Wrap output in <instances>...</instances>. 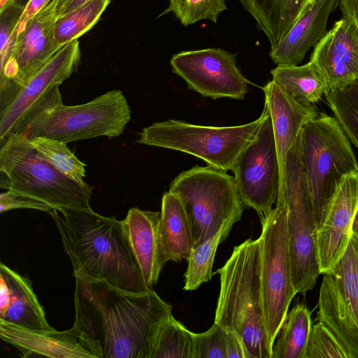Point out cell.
I'll use <instances>...</instances> for the list:
<instances>
[{
    "instance_id": "6da1fadb",
    "label": "cell",
    "mask_w": 358,
    "mask_h": 358,
    "mask_svg": "<svg viewBox=\"0 0 358 358\" xmlns=\"http://www.w3.org/2000/svg\"><path fill=\"white\" fill-rule=\"evenodd\" d=\"M73 326L99 358H150L162 322L172 306L152 289L127 292L103 280L75 275Z\"/></svg>"
},
{
    "instance_id": "7a4b0ae2",
    "label": "cell",
    "mask_w": 358,
    "mask_h": 358,
    "mask_svg": "<svg viewBox=\"0 0 358 358\" xmlns=\"http://www.w3.org/2000/svg\"><path fill=\"white\" fill-rule=\"evenodd\" d=\"M73 268V276L103 280L131 292L150 289L129 246L122 221L89 209L50 213Z\"/></svg>"
},
{
    "instance_id": "3957f363",
    "label": "cell",
    "mask_w": 358,
    "mask_h": 358,
    "mask_svg": "<svg viewBox=\"0 0 358 358\" xmlns=\"http://www.w3.org/2000/svg\"><path fill=\"white\" fill-rule=\"evenodd\" d=\"M215 273L220 275V289L214 322L236 334L245 358H271L263 305L259 238L235 246Z\"/></svg>"
},
{
    "instance_id": "277c9868",
    "label": "cell",
    "mask_w": 358,
    "mask_h": 358,
    "mask_svg": "<svg viewBox=\"0 0 358 358\" xmlns=\"http://www.w3.org/2000/svg\"><path fill=\"white\" fill-rule=\"evenodd\" d=\"M56 85L25 115L13 134L46 137L68 143L99 136H120L131 119L122 92L116 90L79 105L63 103Z\"/></svg>"
},
{
    "instance_id": "5b68a950",
    "label": "cell",
    "mask_w": 358,
    "mask_h": 358,
    "mask_svg": "<svg viewBox=\"0 0 358 358\" xmlns=\"http://www.w3.org/2000/svg\"><path fill=\"white\" fill-rule=\"evenodd\" d=\"M0 187L54 208L89 209L92 187L59 172L41 158L22 134L0 143Z\"/></svg>"
},
{
    "instance_id": "8992f818",
    "label": "cell",
    "mask_w": 358,
    "mask_h": 358,
    "mask_svg": "<svg viewBox=\"0 0 358 358\" xmlns=\"http://www.w3.org/2000/svg\"><path fill=\"white\" fill-rule=\"evenodd\" d=\"M302 129L287 152L285 185L277 202L286 209V228L293 284L305 296L321 274L316 245V224L302 160Z\"/></svg>"
},
{
    "instance_id": "52a82bcc",
    "label": "cell",
    "mask_w": 358,
    "mask_h": 358,
    "mask_svg": "<svg viewBox=\"0 0 358 358\" xmlns=\"http://www.w3.org/2000/svg\"><path fill=\"white\" fill-rule=\"evenodd\" d=\"M266 115L264 105L257 120L238 126H201L173 119L157 122L143 128L137 142L187 153L208 166L231 171L240 155L257 137Z\"/></svg>"
},
{
    "instance_id": "ba28073f",
    "label": "cell",
    "mask_w": 358,
    "mask_h": 358,
    "mask_svg": "<svg viewBox=\"0 0 358 358\" xmlns=\"http://www.w3.org/2000/svg\"><path fill=\"white\" fill-rule=\"evenodd\" d=\"M302 160L317 227L345 175L358 171L350 141L334 117L322 112L302 129Z\"/></svg>"
},
{
    "instance_id": "9c48e42d",
    "label": "cell",
    "mask_w": 358,
    "mask_h": 358,
    "mask_svg": "<svg viewBox=\"0 0 358 358\" xmlns=\"http://www.w3.org/2000/svg\"><path fill=\"white\" fill-rule=\"evenodd\" d=\"M187 215L194 247L214 235L230 217L242 216L243 202L234 178L210 166L196 165L170 184Z\"/></svg>"
},
{
    "instance_id": "30bf717a",
    "label": "cell",
    "mask_w": 358,
    "mask_h": 358,
    "mask_svg": "<svg viewBox=\"0 0 358 358\" xmlns=\"http://www.w3.org/2000/svg\"><path fill=\"white\" fill-rule=\"evenodd\" d=\"M261 281L267 334L273 342L296 294L288 248L286 209L276 202L275 207L261 215Z\"/></svg>"
},
{
    "instance_id": "8fae6325",
    "label": "cell",
    "mask_w": 358,
    "mask_h": 358,
    "mask_svg": "<svg viewBox=\"0 0 358 358\" xmlns=\"http://www.w3.org/2000/svg\"><path fill=\"white\" fill-rule=\"evenodd\" d=\"M320 287L316 320L358 358V241L351 238L337 262L324 273Z\"/></svg>"
},
{
    "instance_id": "7c38bea8",
    "label": "cell",
    "mask_w": 358,
    "mask_h": 358,
    "mask_svg": "<svg viewBox=\"0 0 358 358\" xmlns=\"http://www.w3.org/2000/svg\"><path fill=\"white\" fill-rule=\"evenodd\" d=\"M51 1L17 31L7 60L0 68L1 109L62 47L55 39L56 8Z\"/></svg>"
},
{
    "instance_id": "4fadbf2b",
    "label": "cell",
    "mask_w": 358,
    "mask_h": 358,
    "mask_svg": "<svg viewBox=\"0 0 358 358\" xmlns=\"http://www.w3.org/2000/svg\"><path fill=\"white\" fill-rule=\"evenodd\" d=\"M255 139L243 151L231 171L244 206L260 215L276 203L280 191V168L269 110Z\"/></svg>"
},
{
    "instance_id": "5bb4252c",
    "label": "cell",
    "mask_w": 358,
    "mask_h": 358,
    "mask_svg": "<svg viewBox=\"0 0 358 358\" xmlns=\"http://www.w3.org/2000/svg\"><path fill=\"white\" fill-rule=\"evenodd\" d=\"M170 65L188 89L204 97L241 100L248 91L249 81L237 66L236 55L220 48L180 52Z\"/></svg>"
},
{
    "instance_id": "9a60e30c",
    "label": "cell",
    "mask_w": 358,
    "mask_h": 358,
    "mask_svg": "<svg viewBox=\"0 0 358 358\" xmlns=\"http://www.w3.org/2000/svg\"><path fill=\"white\" fill-rule=\"evenodd\" d=\"M358 210V171L343 176L316 229V245L321 274L329 271L345 252Z\"/></svg>"
},
{
    "instance_id": "2e32d148",
    "label": "cell",
    "mask_w": 358,
    "mask_h": 358,
    "mask_svg": "<svg viewBox=\"0 0 358 358\" xmlns=\"http://www.w3.org/2000/svg\"><path fill=\"white\" fill-rule=\"evenodd\" d=\"M78 40L63 45L0 112V143L12 136L29 110L52 87L60 85L78 68Z\"/></svg>"
},
{
    "instance_id": "e0dca14e",
    "label": "cell",
    "mask_w": 358,
    "mask_h": 358,
    "mask_svg": "<svg viewBox=\"0 0 358 358\" xmlns=\"http://www.w3.org/2000/svg\"><path fill=\"white\" fill-rule=\"evenodd\" d=\"M0 337L23 357L99 358L91 343L74 326L65 331L34 330L0 320Z\"/></svg>"
},
{
    "instance_id": "ac0fdd59",
    "label": "cell",
    "mask_w": 358,
    "mask_h": 358,
    "mask_svg": "<svg viewBox=\"0 0 358 358\" xmlns=\"http://www.w3.org/2000/svg\"><path fill=\"white\" fill-rule=\"evenodd\" d=\"M329 90L341 88L358 80V31L341 18L326 32L310 55Z\"/></svg>"
},
{
    "instance_id": "d6986e66",
    "label": "cell",
    "mask_w": 358,
    "mask_h": 358,
    "mask_svg": "<svg viewBox=\"0 0 358 358\" xmlns=\"http://www.w3.org/2000/svg\"><path fill=\"white\" fill-rule=\"evenodd\" d=\"M265 104L271 117L280 168V192L285 185V161L288 151L303 127L320 113L315 104L305 106L289 96L274 81L262 88Z\"/></svg>"
},
{
    "instance_id": "ffe728a7",
    "label": "cell",
    "mask_w": 358,
    "mask_h": 358,
    "mask_svg": "<svg viewBox=\"0 0 358 358\" xmlns=\"http://www.w3.org/2000/svg\"><path fill=\"white\" fill-rule=\"evenodd\" d=\"M159 219L160 212L131 208L122 220L131 253L150 289L166 263L160 244Z\"/></svg>"
},
{
    "instance_id": "44dd1931",
    "label": "cell",
    "mask_w": 358,
    "mask_h": 358,
    "mask_svg": "<svg viewBox=\"0 0 358 358\" xmlns=\"http://www.w3.org/2000/svg\"><path fill=\"white\" fill-rule=\"evenodd\" d=\"M339 0H317L294 23L287 34L271 45L269 55L277 66L299 65L310 48H314L327 32L331 12Z\"/></svg>"
},
{
    "instance_id": "7402d4cb",
    "label": "cell",
    "mask_w": 358,
    "mask_h": 358,
    "mask_svg": "<svg viewBox=\"0 0 358 358\" xmlns=\"http://www.w3.org/2000/svg\"><path fill=\"white\" fill-rule=\"evenodd\" d=\"M0 320L34 330L53 328L29 279L0 264Z\"/></svg>"
},
{
    "instance_id": "603a6c76",
    "label": "cell",
    "mask_w": 358,
    "mask_h": 358,
    "mask_svg": "<svg viewBox=\"0 0 358 358\" xmlns=\"http://www.w3.org/2000/svg\"><path fill=\"white\" fill-rule=\"evenodd\" d=\"M159 234L166 262L188 259L194 248L191 225L181 201L170 191L162 199Z\"/></svg>"
},
{
    "instance_id": "cb8c5ba5",
    "label": "cell",
    "mask_w": 358,
    "mask_h": 358,
    "mask_svg": "<svg viewBox=\"0 0 358 358\" xmlns=\"http://www.w3.org/2000/svg\"><path fill=\"white\" fill-rule=\"evenodd\" d=\"M267 36L279 42L308 10V0H238Z\"/></svg>"
},
{
    "instance_id": "d4e9b609",
    "label": "cell",
    "mask_w": 358,
    "mask_h": 358,
    "mask_svg": "<svg viewBox=\"0 0 358 358\" xmlns=\"http://www.w3.org/2000/svg\"><path fill=\"white\" fill-rule=\"evenodd\" d=\"M271 74L289 96L305 106L317 103L330 90L323 74L310 60L303 65L277 66Z\"/></svg>"
},
{
    "instance_id": "484cf974",
    "label": "cell",
    "mask_w": 358,
    "mask_h": 358,
    "mask_svg": "<svg viewBox=\"0 0 358 358\" xmlns=\"http://www.w3.org/2000/svg\"><path fill=\"white\" fill-rule=\"evenodd\" d=\"M311 313L303 303L289 311L272 346L271 358H306Z\"/></svg>"
},
{
    "instance_id": "4316f807",
    "label": "cell",
    "mask_w": 358,
    "mask_h": 358,
    "mask_svg": "<svg viewBox=\"0 0 358 358\" xmlns=\"http://www.w3.org/2000/svg\"><path fill=\"white\" fill-rule=\"evenodd\" d=\"M241 218L240 216L229 218L214 235L193 248L187 259L183 288L185 290H196L201 284L210 280L213 275L212 268L217 247L227 238L234 223Z\"/></svg>"
},
{
    "instance_id": "83f0119b",
    "label": "cell",
    "mask_w": 358,
    "mask_h": 358,
    "mask_svg": "<svg viewBox=\"0 0 358 358\" xmlns=\"http://www.w3.org/2000/svg\"><path fill=\"white\" fill-rule=\"evenodd\" d=\"M150 358H196L194 333L169 315L158 329Z\"/></svg>"
},
{
    "instance_id": "f1b7e54d",
    "label": "cell",
    "mask_w": 358,
    "mask_h": 358,
    "mask_svg": "<svg viewBox=\"0 0 358 358\" xmlns=\"http://www.w3.org/2000/svg\"><path fill=\"white\" fill-rule=\"evenodd\" d=\"M111 0H90L57 20L55 39L59 46L75 41L98 22Z\"/></svg>"
},
{
    "instance_id": "f546056e",
    "label": "cell",
    "mask_w": 358,
    "mask_h": 358,
    "mask_svg": "<svg viewBox=\"0 0 358 358\" xmlns=\"http://www.w3.org/2000/svg\"><path fill=\"white\" fill-rule=\"evenodd\" d=\"M27 140L41 158L62 174L76 182L85 183L83 178L86 176V164L75 156L66 143L46 137Z\"/></svg>"
},
{
    "instance_id": "4dcf8cb0",
    "label": "cell",
    "mask_w": 358,
    "mask_h": 358,
    "mask_svg": "<svg viewBox=\"0 0 358 358\" xmlns=\"http://www.w3.org/2000/svg\"><path fill=\"white\" fill-rule=\"evenodd\" d=\"M324 95L342 130L358 148V80Z\"/></svg>"
},
{
    "instance_id": "1f68e13d",
    "label": "cell",
    "mask_w": 358,
    "mask_h": 358,
    "mask_svg": "<svg viewBox=\"0 0 358 358\" xmlns=\"http://www.w3.org/2000/svg\"><path fill=\"white\" fill-rule=\"evenodd\" d=\"M227 9L225 0H169L159 16L173 13L187 27L203 20L216 23L220 14Z\"/></svg>"
},
{
    "instance_id": "d6a6232c",
    "label": "cell",
    "mask_w": 358,
    "mask_h": 358,
    "mask_svg": "<svg viewBox=\"0 0 358 358\" xmlns=\"http://www.w3.org/2000/svg\"><path fill=\"white\" fill-rule=\"evenodd\" d=\"M306 358H350L332 331L317 321L311 328Z\"/></svg>"
},
{
    "instance_id": "836d02e7",
    "label": "cell",
    "mask_w": 358,
    "mask_h": 358,
    "mask_svg": "<svg viewBox=\"0 0 358 358\" xmlns=\"http://www.w3.org/2000/svg\"><path fill=\"white\" fill-rule=\"evenodd\" d=\"M196 358H227L226 330L214 322L206 331L194 333Z\"/></svg>"
},
{
    "instance_id": "e575fe53",
    "label": "cell",
    "mask_w": 358,
    "mask_h": 358,
    "mask_svg": "<svg viewBox=\"0 0 358 358\" xmlns=\"http://www.w3.org/2000/svg\"><path fill=\"white\" fill-rule=\"evenodd\" d=\"M29 208L50 213L52 208L40 200L15 192L7 190L0 195L1 213L13 209Z\"/></svg>"
},
{
    "instance_id": "d590c367",
    "label": "cell",
    "mask_w": 358,
    "mask_h": 358,
    "mask_svg": "<svg viewBox=\"0 0 358 358\" xmlns=\"http://www.w3.org/2000/svg\"><path fill=\"white\" fill-rule=\"evenodd\" d=\"M51 0H28L24 6L22 15L18 21L17 31L22 29L27 22L33 18L43 10Z\"/></svg>"
},
{
    "instance_id": "8d00e7d4",
    "label": "cell",
    "mask_w": 358,
    "mask_h": 358,
    "mask_svg": "<svg viewBox=\"0 0 358 358\" xmlns=\"http://www.w3.org/2000/svg\"><path fill=\"white\" fill-rule=\"evenodd\" d=\"M227 358H245V349L239 338L232 331H226Z\"/></svg>"
},
{
    "instance_id": "74e56055",
    "label": "cell",
    "mask_w": 358,
    "mask_h": 358,
    "mask_svg": "<svg viewBox=\"0 0 358 358\" xmlns=\"http://www.w3.org/2000/svg\"><path fill=\"white\" fill-rule=\"evenodd\" d=\"M343 18L350 22L358 31V0H339Z\"/></svg>"
},
{
    "instance_id": "f35d334b",
    "label": "cell",
    "mask_w": 358,
    "mask_h": 358,
    "mask_svg": "<svg viewBox=\"0 0 358 358\" xmlns=\"http://www.w3.org/2000/svg\"><path fill=\"white\" fill-rule=\"evenodd\" d=\"M89 1L90 0H59L56 8L57 19L73 11Z\"/></svg>"
},
{
    "instance_id": "ab89813d",
    "label": "cell",
    "mask_w": 358,
    "mask_h": 358,
    "mask_svg": "<svg viewBox=\"0 0 358 358\" xmlns=\"http://www.w3.org/2000/svg\"><path fill=\"white\" fill-rule=\"evenodd\" d=\"M352 238L358 241V210L352 227Z\"/></svg>"
},
{
    "instance_id": "60d3db41",
    "label": "cell",
    "mask_w": 358,
    "mask_h": 358,
    "mask_svg": "<svg viewBox=\"0 0 358 358\" xmlns=\"http://www.w3.org/2000/svg\"><path fill=\"white\" fill-rule=\"evenodd\" d=\"M11 0H0V9L3 8Z\"/></svg>"
},
{
    "instance_id": "b9f144b4",
    "label": "cell",
    "mask_w": 358,
    "mask_h": 358,
    "mask_svg": "<svg viewBox=\"0 0 358 358\" xmlns=\"http://www.w3.org/2000/svg\"><path fill=\"white\" fill-rule=\"evenodd\" d=\"M317 0H308V8L311 7L314 3Z\"/></svg>"
}]
</instances>
